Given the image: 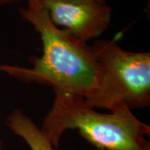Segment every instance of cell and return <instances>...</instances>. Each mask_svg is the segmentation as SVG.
I'll list each match as a JSON object with an SVG mask.
<instances>
[{
	"label": "cell",
	"instance_id": "3",
	"mask_svg": "<svg viewBox=\"0 0 150 150\" xmlns=\"http://www.w3.org/2000/svg\"><path fill=\"white\" fill-rule=\"evenodd\" d=\"M98 65L96 86L85 101L94 108L131 110L150 105V53L124 50L115 40L93 45Z\"/></svg>",
	"mask_w": 150,
	"mask_h": 150
},
{
	"label": "cell",
	"instance_id": "4",
	"mask_svg": "<svg viewBox=\"0 0 150 150\" xmlns=\"http://www.w3.org/2000/svg\"><path fill=\"white\" fill-rule=\"evenodd\" d=\"M52 22L77 40L87 42L109 27L112 8L97 0H39Z\"/></svg>",
	"mask_w": 150,
	"mask_h": 150
},
{
	"label": "cell",
	"instance_id": "10",
	"mask_svg": "<svg viewBox=\"0 0 150 150\" xmlns=\"http://www.w3.org/2000/svg\"><path fill=\"white\" fill-rule=\"evenodd\" d=\"M97 1H102V2H106V0H97Z\"/></svg>",
	"mask_w": 150,
	"mask_h": 150
},
{
	"label": "cell",
	"instance_id": "6",
	"mask_svg": "<svg viewBox=\"0 0 150 150\" xmlns=\"http://www.w3.org/2000/svg\"><path fill=\"white\" fill-rule=\"evenodd\" d=\"M22 1V0H0V6H3L5 5L20 2V1Z\"/></svg>",
	"mask_w": 150,
	"mask_h": 150
},
{
	"label": "cell",
	"instance_id": "1",
	"mask_svg": "<svg viewBox=\"0 0 150 150\" xmlns=\"http://www.w3.org/2000/svg\"><path fill=\"white\" fill-rule=\"evenodd\" d=\"M26 1L27 6L18 8V11L40 35L42 56L29 59L31 68L0 65V72L25 83L50 86L54 91L83 98L90 96L98 78V65L93 46L56 26L39 0Z\"/></svg>",
	"mask_w": 150,
	"mask_h": 150
},
{
	"label": "cell",
	"instance_id": "8",
	"mask_svg": "<svg viewBox=\"0 0 150 150\" xmlns=\"http://www.w3.org/2000/svg\"><path fill=\"white\" fill-rule=\"evenodd\" d=\"M2 145H3V142L1 140V137H0V150H2Z\"/></svg>",
	"mask_w": 150,
	"mask_h": 150
},
{
	"label": "cell",
	"instance_id": "2",
	"mask_svg": "<svg viewBox=\"0 0 150 150\" xmlns=\"http://www.w3.org/2000/svg\"><path fill=\"white\" fill-rule=\"evenodd\" d=\"M54 93L53 104L41 127L54 147H58L65 131L75 129L97 149L143 150L150 147L146 139L150 135V127L129 108L102 113L89 106L83 97L61 91Z\"/></svg>",
	"mask_w": 150,
	"mask_h": 150
},
{
	"label": "cell",
	"instance_id": "5",
	"mask_svg": "<svg viewBox=\"0 0 150 150\" xmlns=\"http://www.w3.org/2000/svg\"><path fill=\"white\" fill-rule=\"evenodd\" d=\"M7 126L15 134L21 137L31 150H58L45 134L20 109H15L6 118Z\"/></svg>",
	"mask_w": 150,
	"mask_h": 150
},
{
	"label": "cell",
	"instance_id": "9",
	"mask_svg": "<svg viewBox=\"0 0 150 150\" xmlns=\"http://www.w3.org/2000/svg\"><path fill=\"white\" fill-rule=\"evenodd\" d=\"M93 150H102V149H93ZM143 150H150V147H148V148H147V149H143Z\"/></svg>",
	"mask_w": 150,
	"mask_h": 150
},
{
	"label": "cell",
	"instance_id": "7",
	"mask_svg": "<svg viewBox=\"0 0 150 150\" xmlns=\"http://www.w3.org/2000/svg\"><path fill=\"white\" fill-rule=\"evenodd\" d=\"M147 1V7L145 8V12L147 16H148V20H149V15H150V0H146Z\"/></svg>",
	"mask_w": 150,
	"mask_h": 150
}]
</instances>
